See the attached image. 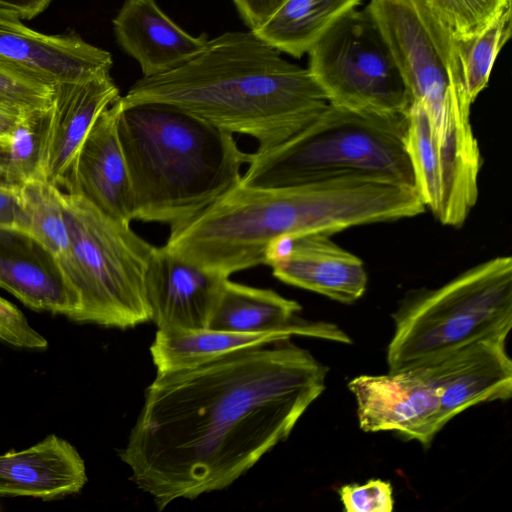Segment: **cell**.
<instances>
[{"label": "cell", "instance_id": "6da1fadb", "mask_svg": "<svg viewBox=\"0 0 512 512\" xmlns=\"http://www.w3.org/2000/svg\"><path fill=\"white\" fill-rule=\"evenodd\" d=\"M327 373L290 339L157 372L119 456L160 511L223 490L290 436Z\"/></svg>", "mask_w": 512, "mask_h": 512}, {"label": "cell", "instance_id": "7a4b0ae2", "mask_svg": "<svg viewBox=\"0 0 512 512\" xmlns=\"http://www.w3.org/2000/svg\"><path fill=\"white\" fill-rule=\"evenodd\" d=\"M123 105L168 104L266 151L294 136L327 107L308 68L281 56L252 31L225 32L183 65L141 77L121 96Z\"/></svg>", "mask_w": 512, "mask_h": 512}, {"label": "cell", "instance_id": "3957f363", "mask_svg": "<svg viewBox=\"0 0 512 512\" xmlns=\"http://www.w3.org/2000/svg\"><path fill=\"white\" fill-rule=\"evenodd\" d=\"M118 134L130 176L133 220L170 229L237 185L242 165L252 159L233 134L164 103L122 104Z\"/></svg>", "mask_w": 512, "mask_h": 512}, {"label": "cell", "instance_id": "277c9868", "mask_svg": "<svg viewBox=\"0 0 512 512\" xmlns=\"http://www.w3.org/2000/svg\"><path fill=\"white\" fill-rule=\"evenodd\" d=\"M407 122L408 115L367 116L328 104L294 136L269 150L252 153L239 183L278 188L348 174H370L416 188L404 142Z\"/></svg>", "mask_w": 512, "mask_h": 512}, {"label": "cell", "instance_id": "5b68a950", "mask_svg": "<svg viewBox=\"0 0 512 512\" xmlns=\"http://www.w3.org/2000/svg\"><path fill=\"white\" fill-rule=\"evenodd\" d=\"M69 252L58 262L72 291L78 323L128 329L151 321L145 278L155 246L79 195L60 189Z\"/></svg>", "mask_w": 512, "mask_h": 512}, {"label": "cell", "instance_id": "8992f818", "mask_svg": "<svg viewBox=\"0 0 512 512\" xmlns=\"http://www.w3.org/2000/svg\"><path fill=\"white\" fill-rule=\"evenodd\" d=\"M389 372L424 364L478 339L508 336L512 326V259L498 256L443 286L410 298L393 314Z\"/></svg>", "mask_w": 512, "mask_h": 512}, {"label": "cell", "instance_id": "52a82bcc", "mask_svg": "<svg viewBox=\"0 0 512 512\" xmlns=\"http://www.w3.org/2000/svg\"><path fill=\"white\" fill-rule=\"evenodd\" d=\"M383 35L412 102L432 129L470 119L454 36L426 0H370L365 7Z\"/></svg>", "mask_w": 512, "mask_h": 512}, {"label": "cell", "instance_id": "ba28073f", "mask_svg": "<svg viewBox=\"0 0 512 512\" xmlns=\"http://www.w3.org/2000/svg\"><path fill=\"white\" fill-rule=\"evenodd\" d=\"M308 54V70L331 106L382 118L408 115L410 94L366 8L348 12Z\"/></svg>", "mask_w": 512, "mask_h": 512}, {"label": "cell", "instance_id": "9c48e42d", "mask_svg": "<svg viewBox=\"0 0 512 512\" xmlns=\"http://www.w3.org/2000/svg\"><path fill=\"white\" fill-rule=\"evenodd\" d=\"M357 404L359 427L364 432H397L422 445L442 429L439 397L420 367L360 375L348 383Z\"/></svg>", "mask_w": 512, "mask_h": 512}, {"label": "cell", "instance_id": "30bf717a", "mask_svg": "<svg viewBox=\"0 0 512 512\" xmlns=\"http://www.w3.org/2000/svg\"><path fill=\"white\" fill-rule=\"evenodd\" d=\"M506 338L478 339L419 365L437 391L441 428L472 406L511 397L512 362Z\"/></svg>", "mask_w": 512, "mask_h": 512}, {"label": "cell", "instance_id": "8fae6325", "mask_svg": "<svg viewBox=\"0 0 512 512\" xmlns=\"http://www.w3.org/2000/svg\"><path fill=\"white\" fill-rule=\"evenodd\" d=\"M121 97L97 118L60 189L81 196L108 217L133 221L129 171L118 134Z\"/></svg>", "mask_w": 512, "mask_h": 512}, {"label": "cell", "instance_id": "7c38bea8", "mask_svg": "<svg viewBox=\"0 0 512 512\" xmlns=\"http://www.w3.org/2000/svg\"><path fill=\"white\" fill-rule=\"evenodd\" d=\"M228 278L182 259L165 245L155 247L145 278L151 321L157 330L207 328Z\"/></svg>", "mask_w": 512, "mask_h": 512}, {"label": "cell", "instance_id": "4fadbf2b", "mask_svg": "<svg viewBox=\"0 0 512 512\" xmlns=\"http://www.w3.org/2000/svg\"><path fill=\"white\" fill-rule=\"evenodd\" d=\"M0 60L27 68L54 84L110 73L112 55L74 31L45 34L0 10Z\"/></svg>", "mask_w": 512, "mask_h": 512}, {"label": "cell", "instance_id": "5bb4252c", "mask_svg": "<svg viewBox=\"0 0 512 512\" xmlns=\"http://www.w3.org/2000/svg\"><path fill=\"white\" fill-rule=\"evenodd\" d=\"M0 288L28 308L74 319L78 302L58 261L25 231L0 226Z\"/></svg>", "mask_w": 512, "mask_h": 512}, {"label": "cell", "instance_id": "9a60e30c", "mask_svg": "<svg viewBox=\"0 0 512 512\" xmlns=\"http://www.w3.org/2000/svg\"><path fill=\"white\" fill-rule=\"evenodd\" d=\"M301 306L271 289L225 281L207 328L238 333H281L350 344L337 325L299 317Z\"/></svg>", "mask_w": 512, "mask_h": 512}, {"label": "cell", "instance_id": "2e32d148", "mask_svg": "<svg viewBox=\"0 0 512 512\" xmlns=\"http://www.w3.org/2000/svg\"><path fill=\"white\" fill-rule=\"evenodd\" d=\"M120 97L110 73L56 84L43 164L46 181L60 188L93 124Z\"/></svg>", "mask_w": 512, "mask_h": 512}, {"label": "cell", "instance_id": "e0dca14e", "mask_svg": "<svg viewBox=\"0 0 512 512\" xmlns=\"http://www.w3.org/2000/svg\"><path fill=\"white\" fill-rule=\"evenodd\" d=\"M119 46L139 64L142 77L171 71L202 52L207 34L193 36L156 0H125L112 20Z\"/></svg>", "mask_w": 512, "mask_h": 512}, {"label": "cell", "instance_id": "ac0fdd59", "mask_svg": "<svg viewBox=\"0 0 512 512\" xmlns=\"http://www.w3.org/2000/svg\"><path fill=\"white\" fill-rule=\"evenodd\" d=\"M87 480L80 453L56 434L0 454V496L50 501L79 493Z\"/></svg>", "mask_w": 512, "mask_h": 512}, {"label": "cell", "instance_id": "d6986e66", "mask_svg": "<svg viewBox=\"0 0 512 512\" xmlns=\"http://www.w3.org/2000/svg\"><path fill=\"white\" fill-rule=\"evenodd\" d=\"M271 268L286 284L345 304L361 298L368 281L359 257L319 233L294 238L288 256Z\"/></svg>", "mask_w": 512, "mask_h": 512}, {"label": "cell", "instance_id": "ffe728a7", "mask_svg": "<svg viewBox=\"0 0 512 512\" xmlns=\"http://www.w3.org/2000/svg\"><path fill=\"white\" fill-rule=\"evenodd\" d=\"M361 0H284L254 32L281 53L302 57Z\"/></svg>", "mask_w": 512, "mask_h": 512}, {"label": "cell", "instance_id": "44dd1931", "mask_svg": "<svg viewBox=\"0 0 512 512\" xmlns=\"http://www.w3.org/2000/svg\"><path fill=\"white\" fill-rule=\"evenodd\" d=\"M291 337L281 333H238L203 328L157 330L150 346L157 372L198 365L232 351Z\"/></svg>", "mask_w": 512, "mask_h": 512}, {"label": "cell", "instance_id": "7402d4cb", "mask_svg": "<svg viewBox=\"0 0 512 512\" xmlns=\"http://www.w3.org/2000/svg\"><path fill=\"white\" fill-rule=\"evenodd\" d=\"M50 108L24 114L5 145L0 147V180L19 186L43 178Z\"/></svg>", "mask_w": 512, "mask_h": 512}, {"label": "cell", "instance_id": "603a6c76", "mask_svg": "<svg viewBox=\"0 0 512 512\" xmlns=\"http://www.w3.org/2000/svg\"><path fill=\"white\" fill-rule=\"evenodd\" d=\"M27 233L47 249L58 262L69 252V234L60 198V188L44 178L19 185Z\"/></svg>", "mask_w": 512, "mask_h": 512}, {"label": "cell", "instance_id": "cb8c5ba5", "mask_svg": "<svg viewBox=\"0 0 512 512\" xmlns=\"http://www.w3.org/2000/svg\"><path fill=\"white\" fill-rule=\"evenodd\" d=\"M511 27L510 3L480 33L462 39L454 37L465 89L472 103L487 86L495 60L511 36Z\"/></svg>", "mask_w": 512, "mask_h": 512}, {"label": "cell", "instance_id": "d4e9b609", "mask_svg": "<svg viewBox=\"0 0 512 512\" xmlns=\"http://www.w3.org/2000/svg\"><path fill=\"white\" fill-rule=\"evenodd\" d=\"M53 82L27 68L0 60V108L18 115L51 107Z\"/></svg>", "mask_w": 512, "mask_h": 512}, {"label": "cell", "instance_id": "484cf974", "mask_svg": "<svg viewBox=\"0 0 512 512\" xmlns=\"http://www.w3.org/2000/svg\"><path fill=\"white\" fill-rule=\"evenodd\" d=\"M435 15L457 38L483 31L511 0H426Z\"/></svg>", "mask_w": 512, "mask_h": 512}, {"label": "cell", "instance_id": "4316f807", "mask_svg": "<svg viewBox=\"0 0 512 512\" xmlns=\"http://www.w3.org/2000/svg\"><path fill=\"white\" fill-rule=\"evenodd\" d=\"M338 494L346 512H391L394 509L392 485L382 479L343 485Z\"/></svg>", "mask_w": 512, "mask_h": 512}, {"label": "cell", "instance_id": "83f0119b", "mask_svg": "<svg viewBox=\"0 0 512 512\" xmlns=\"http://www.w3.org/2000/svg\"><path fill=\"white\" fill-rule=\"evenodd\" d=\"M0 341L22 349L42 350L47 339L34 329L13 303L0 296Z\"/></svg>", "mask_w": 512, "mask_h": 512}, {"label": "cell", "instance_id": "f1b7e54d", "mask_svg": "<svg viewBox=\"0 0 512 512\" xmlns=\"http://www.w3.org/2000/svg\"><path fill=\"white\" fill-rule=\"evenodd\" d=\"M0 226L27 232L19 186L0 182Z\"/></svg>", "mask_w": 512, "mask_h": 512}, {"label": "cell", "instance_id": "f546056e", "mask_svg": "<svg viewBox=\"0 0 512 512\" xmlns=\"http://www.w3.org/2000/svg\"><path fill=\"white\" fill-rule=\"evenodd\" d=\"M250 31L260 28L284 0H231Z\"/></svg>", "mask_w": 512, "mask_h": 512}, {"label": "cell", "instance_id": "4dcf8cb0", "mask_svg": "<svg viewBox=\"0 0 512 512\" xmlns=\"http://www.w3.org/2000/svg\"><path fill=\"white\" fill-rule=\"evenodd\" d=\"M52 0H0V10L12 13L21 20H32L43 13Z\"/></svg>", "mask_w": 512, "mask_h": 512}, {"label": "cell", "instance_id": "1f68e13d", "mask_svg": "<svg viewBox=\"0 0 512 512\" xmlns=\"http://www.w3.org/2000/svg\"><path fill=\"white\" fill-rule=\"evenodd\" d=\"M22 116L0 108V147L5 145Z\"/></svg>", "mask_w": 512, "mask_h": 512}, {"label": "cell", "instance_id": "d6a6232c", "mask_svg": "<svg viewBox=\"0 0 512 512\" xmlns=\"http://www.w3.org/2000/svg\"><path fill=\"white\" fill-rule=\"evenodd\" d=\"M0 182H2V181L0 180Z\"/></svg>", "mask_w": 512, "mask_h": 512}]
</instances>
